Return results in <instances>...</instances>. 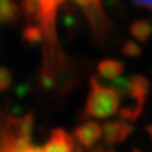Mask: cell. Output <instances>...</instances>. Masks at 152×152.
I'll return each mask as SVG.
<instances>
[{
  "mask_svg": "<svg viewBox=\"0 0 152 152\" xmlns=\"http://www.w3.org/2000/svg\"><path fill=\"white\" fill-rule=\"evenodd\" d=\"M65 1H72L84 10L95 36L104 38L108 34L109 22L103 12L100 0H23L22 7L28 22L34 23L29 27L41 31L43 42L47 46L50 65H56L60 52L57 50L55 23L58 9Z\"/></svg>",
  "mask_w": 152,
  "mask_h": 152,
  "instance_id": "6da1fadb",
  "label": "cell"
},
{
  "mask_svg": "<svg viewBox=\"0 0 152 152\" xmlns=\"http://www.w3.org/2000/svg\"><path fill=\"white\" fill-rule=\"evenodd\" d=\"M121 95L112 86H105L95 77L90 80V91L85 103L84 118L107 119L119 110Z\"/></svg>",
  "mask_w": 152,
  "mask_h": 152,
  "instance_id": "7a4b0ae2",
  "label": "cell"
},
{
  "mask_svg": "<svg viewBox=\"0 0 152 152\" xmlns=\"http://www.w3.org/2000/svg\"><path fill=\"white\" fill-rule=\"evenodd\" d=\"M45 152H84L74 134L71 136L65 129L57 128L51 133L50 141L43 147Z\"/></svg>",
  "mask_w": 152,
  "mask_h": 152,
  "instance_id": "3957f363",
  "label": "cell"
},
{
  "mask_svg": "<svg viewBox=\"0 0 152 152\" xmlns=\"http://www.w3.org/2000/svg\"><path fill=\"white\" fill-rule=\"evenodd\" d=\"M103 127V140L105 145H118L122 143L132 133V124L126 119L122 121H108Z\"/></svg>",
  "mask_w": 152,
  "mask_h": 152,
  "instance_id": "277c9868",
  "label": "cell"
},
{
  "mask_svg": "<svg viewBox=\"0 0 152 152\" xmlns=\"http://www.w3.org/2000/svg\"><path fill=\"white\" fill-rule=\"evenodd\" d=\"M74 137L85 148H93L103 138V127L94 121H88L75 128Z\"/></svg>",
  "mask_w": 152,
  "mask_h": 152,
  "instance_id": "5b68a950",
  "label": "cell"
},
{
  "mask_svg": "<svg viewBox=\"0 0 152 152\" xmlns=\"http://www.w3.org/2000/svg\"><path fill=\"white\" fill-rule=\"evenodd\" d=\"M124 64L118 60H103L98 65V72L105 80H114L123 74Z\"/></svg>",
  "mask_w": 152,
  "mask_h": 152,
  "instance_id": "8992f818",
  "label": "cell"
},
{
  "mask_svg": "<svg viewBox=\"0 0 152 152\" xmlns=\"http://www.w3.org/2000/svg\"><path fill=\"white\" fill-rule=\"evenodd\" d=\"M131 33L136 39H138L141 42H146L152 34V26L146 20L136 22L131 27Z\"/></svg>",
  "mask_w": 152,
  "mask_h": 152,
  "instance_id": "52a82bcc",
  "label": "cell"
},
{
  "mask_svg": "<svg viewBox=\"0 0 152 152\" xmlns=\"http://www.w3.org/2000/svg\"><path fill=\"white\" fill-rule=\"evenodd\" d=\"M13 81V76L12 72L7 67L0 66V91H5L10 88Z\"/></svg>",
  "mask_w": 152,
  "mask_h": 152,
  "instance_id": "ba28073f",
  "label": "cell"
},
{
  "mask_svg": "<svg viewBox=\"0 0 152 152\" xmlns=\"http://www.w3.org/2000/svg\"><path fill=\"white\" fill-rule=\"evenodd\" d=\"M122 52L128 57H137V56L141 55L142 50L136 42H127V43L123 46Z\"/></svg>",
  "mask_w": 152,
  "mask_h": 152,
  "instance_id": "9c48e42d",
  "label": "cell"
},
{
  "mask_svg": "<svg viewBox=\"0 0 152 152\" xmlns=\"http://www.w3.org/2000/svg\"><path fill=\"white\" fill-rule=\"evenodd\" d=\"M134 4L140 5L145 9H148V10H152V0H132Z\"/></svg>",
  "mask_w": 152,
  "mask_h": 152,
  "instance_id": "30bf717a",
  "label": "cell"
},
{
  "mask_svg": "<svg viewBox=\"0 0 152 152\" xmlns=\"http://www.w3.org/2000/svg\"><path fill=\"white\" fill-rule=\"evenodd\" d=\"M12 152H45V151H43V150H41V148H36V147L28 146V147H24V148L15 150V151H12Z\"/></svg>",
  "mask_w": 152,
  "mask_h": 152,
  "instance_id": "8fae6325",
  "label": "cell"
},
{
  "mask_svg": "<svg viewBox=\"0 0 152 152\" xmlns=\"http://www.w3.org/2000/svg\"><path fill=\"white\" fill-rule=\"evenodd\" d=\"M90 152H112V148H108V147H104V146H98V147H93Z\"/></svg>",
  "mask_w": 152,
  "mask_h": 152,
  "instance_id": "7c38bea8",
  "label": "cell"
},
{
  "mask_svg": "<svg viewBox=\"0 0 152 152\" xmlns=\"http://www.w3.org/2000/svg\"><path fill=\"white\" fill-rule=\"evenodd\" d=\"M147 133L150 134V137H151V140H152V124H150V126H147Z\"/></svg>",
  "mask_w": 152,
  "mask_h": 152,
  "instance_id": "4fadbf2b",
  "label": "cell"
},
{
  "mask_svg": "<svg viewBox=\"0 0 152 152\" xmlns=\"http://www.w3.org/2000/svg\"><path fill=\"white\" fill-rule=\"evenodd\" d=\"M133 152H143V151H141L140 148H137V147H134V148H133Z\"/></svg>",
  "mask_w": 152,
  "mask_h": 152,
  "instance_id": "5bb4252c",
  "label": "cell"
}]
</instances>
